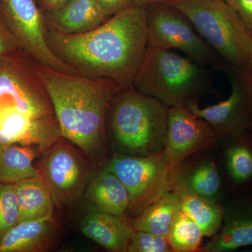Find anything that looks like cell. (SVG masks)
Here are the masks:
<instances>
[{"instance_id": "6da1fadb", "label": "cell", "mask_w": 252, "mask_h": 252, "mask_svg": "<svg viewBox=\"0 0 252 252\" xmlns=\"http://www.w3.org/2000/svg\"><path fill=\"white\" fill-rule=\"evenodd\" d=\"M147 7L132 6L79 34L47 31L50 49L79 75L132 84L148 47Z\"/></svg>"}, {"instance_id": "7a4b0ae2", "label": "cell", "mask_w": 252, "mask_h": 252, "mask_svg": "<svg viewBox=\"0 0 252 252\" xmlns=\"http://www.w3.org/2000/svg\"><path fill=\"white\" fill-rule=\"evenodd\" d=\"M62 137L93 161L107 149L106 117L113 96L122 87L109 79L67 74L38 64Z\"/></svg>"}, {"instance_id": "3957f363", "label": "cell", "mask_w": 252, "mask_h": 252, "mask_svg": "<svg viewBox=\"0 0 252 252\" xmlns=\"http://www.w3.org/2000/svg\"><path fill=\"white\" fill-rule=\"evenodd\" d=\"M169 107L141 94L132 84L113 96L106 117V132L118 154L150 157L166 147Z\"/></svg>"}, {"instance_id": "277c9868", "label": "cell", "mask_w": 252, "mask_h": 252, "mask_svg": "<svg viewBox=\"0 0 252 252\" xmlns=\"http://www.w3.org/2000/svg\"><path fill=\"white\" fill-rule=\"evenodd\" d=\"M212 69L170 50L147 47L132 86L167 107H185L213 91Z\"/></svg>"}, {"instance_id": "5b68a950", "label": "cell", "mask_w": 252, "mask_h": 252, "mask_svg": "<svg viewBox=\"0 0 252 252\" xmlns=\"http://www.w3.org/2000/svg\"><path fill=\"white\" fill-rule=\"evenodd\" d=\"M229 67L248 69L252 38L225 0H168Z\"/></svg>"}, {"instance_id": "8992f818", "label": "cell", "mask_w": 252, "mask_h": 252, "mask_svg": "<svg viewBox=\"0 0 252 252\" xmlns=\"http://www.w3.org/2000/svg\"><path fill=\"white\" fill-rule=\"evenodd\" d=\"M0 112L35 118L55 115L38 64L23 49L0 61Z\"/></svg>"}, {"instance_id": "52a82bcc", "label": "cell", "mask_w": 252, "mask_h": 252, "mask_svg": "<svg viewBox=\"0 0 252 252\" xmlns=\"http://www.w3.org/2000/svg\"><path fill=\"white\" fill-rule=\"evenodd\" d=\"M147 26L149 47L179 50L195 62L217 70L224 72L229 67L188 18L170 5L159 3L148 6Z\"/></svg>"}, {"instance_id": "ba28073f", "label": "cell", "mask_w": 252, "mask_h": 252, "mask_svg": "<svg viewBox=\"0 0 252 252\" xmlns=\"http://www.w3.org/2000/svg\"><path fill=\"white\" fill-rule=\"evenodd\" d=\"M104 169L117 175L126 186L130 195V212L133 213H138L171 190L177 177V169L169 166L164 151L150 157L117 154Z\"/></svg>"}, {"instance_id": "9c48e42d", "label": "cell", "mask_w": 252, "mask_h": 252, "mask_svg": "<svg viewBox=\"0 0 252 252\" xmlns=\"http://www.w3.org/2000/svg\"><path fill=\"white\" fill-rule=\"evenodd\" d=\"M44 154L38 168L49 187L55 206H68L85 191L94 175L92 165L84 157L85 154L64 137Z\"/></svg>"}, {"instance_id": "30bf717a", "label": "cell", "mask_w": 252, "mask_h": 252, "mask_svg": "<svg viewBox=\"0 0 252 252\" xmlns=\"http://www.w3.org/2000/svg\"><path fill=\"white\" fill-rule=\"evenodd\" d=\"M232 86L231 94L214 105L200 107L198 102L187 108L208 123L218 140L252 132V77L248 69L228 67L224 71Z\"/></svg>"}, {"instance_id": "8fae6325", "label": "cell", "mask_w": 252, "mask_h": 252, "mask_svg": "<svg viewBox=\"0 0 252 252\" xmlns=\"http://www.w3.org/2000/svg\"><path fill=\"white\" fill-rule=\"evenodd\" d=\"M0 11L21 49L38 64L79 75L50 49L44 15L36 0H0Z\"/></svg>"}, {"instance_id": "7c38bea8", "label": "cell", "mask_w": 252, "mask_h": 252, "mask_svg": "<svg viewBox=\"0 0 252 252\" xmlns=\"http://www.w3.org/2000/svg\"><path fill=\"white\" fill-rule=\"evenodd\" d=\"M218 140L210 124L187 107L169 108L166 147L169 166L176 170L186 158L212 147Z\"/></svg>"}, {"instance_id": "4fadbf2b", "label": "cell", "mask_w": 252, "mask_h": 252, "mask_svg": "<svg viewBox=\"0 0 252 252\" xmlns=\"http://www.w3.org/2000/svg\"><path fill=\"white\" fill-rule=\"evenodd\" d=\"M62 137L56 116L35 118L0 112V145L34 146L44 154Z\"/></svg>"}, {"instance_id": "5bb4252c", "label": "cell", "mask_w": 252, "mask_h": 252, "mask_svg": "<svg viewBox=\"0 0 252 252\" xmlns=\"http://www.w3.org/2000/svg\"><path fill=\"white\" fill-rule=\"evenodd\" d=\"M223 210L221 228L200 251L230 252L252 247V195L239 194Z\"/></svg>"}, {"instance_id": "9a60e30c", "label": "cell", "mask_w": 252, "mask_h": 252, "mask_svg": "<svg viewBox=\"0 0 252 252\" xmlns=\"http://www.w3.org/2000/svg\"><path fill=\"white\" fill-rule=\"evenodd\" d=\"M43 15L48 31L64 34L87 32L109 18L96 0H69Z\"/></svg>"}, {"instance_id": "2e32d148", "label": "cell", "mask_w": 252, "mask_h": 252, "mask_svg": "<svg viewBox=\"0 0 252 252\" xmlns=\"http://www.w3.org/2000/svg\"><path fill=\"white\" fill-rule=\"evenodd\" d=\"M132 228L127 218L115 216L94 208L81 223L83 234L113 252H127Z\"/></svg>"}, {"instance_id": "e0dca14e", "label": "cell", "mask_w": 252, "mask_h": 252, "mask_svg": "<svg viewBox=\"0 0 252 252\" xmlns=\"http://www.w3.org/2000/svg\"><path fill=\"white\" fill-rule=\"evenodd\" d=\"M57 228L53 215L19 222L0 239V252L46 251Z\"/></svg>"}, {"instance_id": "ac0fdd59", "label": "cell", "mask_w": 252, "mask_h": 252, "mask_svg": "<svg viewBox=\"0 0 252 252\" xmlns=\"http://www.w3.org/2000/svg\"><path fill=\"white\" fill-rule=\"evenodd\" d=\"M85 197L94 208L110 215L126 218L130 212L128 190L117 175L106 169L93 176Z\"/></svg>"}, {"instance_id": "d6986e66", "label": "cell", "mask_w": 252, "mask_h": 252, "mask_svg": "<svg viewBox=\"0 0 252 252\" xmlns=\"http://www.w3.org/2000/svg\"><path fill=\"white\" fill-rule=\"evenodd\" d=\"M225 166L230 184L241 194L252 189V132L225 139Z\"/></svg>"}, {"instance_id": "ffe728a7", "label": "cell", "mask_w": 252, "mask_h": 252, "mask_svg": "<svg viewBox=\"0 0 252 252\" xmlns=\"http://www.w3.org/2000/svg\"><path fill=\"white\" fill-rule=\"evenodd\" d=\"M180 210V196L171 189L137 213L130 221L131 225L134 230L167 238L172 220Z\"/></svg>"}, {"instance_id": "44dd1931", "label": "cell", "mask_w": 252, "mask_h": 252, "mask_svg": "<svg viewBox=\"0 0 252 252\" xmlns=\"http://www.w3.org/2000/svg\"><path fill=\"white\" fill-rule=\"evenodd\" d=\"M14 185L19 207V222L53 215L54 200L49 187L40 175L21 181Z\"/></svg>"}, {"instance_id": "7402d4cb", "label": "cell", "mask_w": 252, "mask_h": 252, "mask_svg": "<svg viewBox=\"0 0 252 252\" xmlns=\"http://www.w3.org/2000/svg\"><path fill=\"white\" fill-rule=\"evenodd\" d=\"M172 187L175 191L189 192L217 201L221 190V178L215 162L206 159L186 173L177 175Z\"/></svg>"}, {"instance_id": "603a6c76", "label": "cell", "mask_w": 252, "mask_h": 252, "mask_svg": "<svg viewBox=\"0 0 252 252\" xmlns=\"http://www.w3.org/2000/svg\"><path fill=\"white\" fill-rule=\"evenodd\" d=\"M36 154L28 146L0 145V183L14 185L40 175L33 163Z\"/></svg>"}, {"instance_id": "cb8c5ba5", "label": "cell", "mask_w": 252, "mask_h": 252, "mask_svg": "<svg viewBox=\"0 0 252 252\" xmlns=\"http://www.w3.org/2000/svg\"><path fill=\"white\" fill-rule=\"evenodd\" d=\"M175 192L180 198L181 210L198 225L204 236H215L223 223V206L215 200L195 194Z\"/></svg>"}, {"instance_id": "d4e9b609", "label": "cell", "mask_w": 252, "mask_h": 252, "mask_svg": "<svg viewBox=\"0 0 252 252\" xmlns=\"http://www.w3.org/2000/svg\"><path fill=\"white\" fill-rule=\"evenodd\" d=\"M204 236L198 225L180 210L172 220L167 239L175 252H198Z\"/></svg>"}, {"instance_id": "484cf974", "label": "cell", "mask_w": 252, "mask_h": 252, "mask_svg": "<svg viewBox=\"0 0 252 252\" xmlns=\"http://www.w3.org/2000/svg\"><path fill=\"white\" fill-rule=\"evenodd\" d=\"M19 215L14 185L0 183V239L17 224Z\"/></svg>"}, {"instance_id": "4316f807", "label": "cell", "mask_w": 252, "mask_h": 252, "mask_svg": "<svg viewBox=\"0 0 252 252\" xmlns=\"http://www.w3.org/2000/svg\"><path fill=\"white\" fill-rule=\"evenodd\" d=\"M128 252H171L167 238L142 230H132L127 246Z\"/></svg>"}, {"instance_id": "83f0119b", "label": "cell", "mask_w": 252, "mask_h": 252, "mask_svg": "<svg viewBox=\"0 0 252 252\" xmlns=\"http://www.w3.org/2000/svg\"><path fill=\"white\" fill-rule=\"evenodd\" d=\"M19 49H22L0 11V61Z\"/></svg>"}, {"instance_id": "f1b7e54d", "label": "cell", "mask_w": 252, "mask_h": 252, "mask_svg": "<svg viewBox=\"0 0 252 252\" xmlns=\"http://www.w3.org/2000/svg\"><path fill=\"white\" fill-rule=\"evenodd\" d=\"M240 16L252 38V0H225Z\"/></svg>"}, {"instance_id": "f546056e", "label": "cell", "mask_w": 252, "mask_h": 252, "mask_svg": "<svg viewBox=\"0 0 252 252\" xmlns=\"http://www.w3.org/2000/svg\"><path fill=\"white\" fill-rule=\"evenodd\" d=\"M107 18L133 6V0H96Z\"/></svg>"}, {"instance_id": "4dcf8cb0", "label": "cell", "mask_w": 252, "mask_h": 252, "mask_svg": "<svg viewBox=\"0 0 252 252\" xmlns=\"http://www.w3.org/2000/svg\"><path fill=\"white\" fill-rule=\"evenodd\" d=\"M67 1L69 0H36V2L42 12H46L59 7Z\"/></svg>"}, {"instance_id": "1f68e13d", "label": "cell", "mask_w": 252, "mask_h": 252, "mask_svg": "<svg viewBox=\"0 0 252 252\" xmlns=\"http://www.w3.org/2000/svg\"><path fill=\"white\" fill-rule=\"evenodd\" d=\"M168 0H133V6L148 7L151 5L166 2Z\"/></svg>"}, {"instance_id": "d6a6232c", "label": "cell", "mask_w": 252, "mask_h": 252, "mask_svg": "<svg viewBox=\"0 0 252 252\" xmlns=\"http://www.w3.org/2000/svg\"><path fill=\"white\" fill-rule=\"evenodd\" d=\"M248 71L249 72H250V74H251L252 77V45L251 49V54H250V63H249Z\"/></svg>"}]
</instances>
